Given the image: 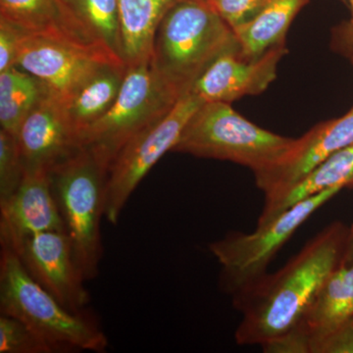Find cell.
<instances>
[{"label":"cell","instance_id":"cell-19","mask_svg":"<svg viewBox=\"0 0 353 353\" xmlns=\"http://www.w3.org/2000/svg\"><path fill=\"white\" fill-rule=\"evenodd\" d=\"M180 0H117L123 55L128 66L148 61L160 23Z\"/></svg>","mask_w":353,"mask_h":353},{"label":"cell","instance_id":"cell-12","mask_svg":"<svg viewBox=\"0 0 353 353\" xmlns=\"http://www.w3.org/2000/svg\"><path fill=\"white\" fill-rule=\"evenodd\" d=\"M285 44L255 59L241 57L240 48L227 51L194 82L189 92L203 102H231L262 94L277 77L279 63L287 54Z\"/></svg>","mask_w":353,"mask_h":353},{"label":"cell","instance_id":"cell-5","mask_svg":"<svg viewBox=\"0 0 353 353\" xmlns=\"http://www.w3.org/2000/svg\"><path fill=\"white\" fill-rule=\"evenodd\" d=\"M106 175L108 172L83 146L50 172L51 189L64 221L65 232L85 281L94 280L99 275Z\"/></svg>","mask_w":353,"mask_h":353},{"label":"cell","instance_id":"cell-16","mask_svg":"<svg viewBox=\"0 0 353 353\" xmlns=\"http://www.w3.org/2000/svg\"><path fill=\"white\" fill-rule=\"evenodd\" d=\"M58 1L65 19L81 41L101 51L116 63L126 65L117 0Z\"/></svg>","mask_w":353,"mask_h":353},{"label":"cell","instance_id":"cell-21","mask_svg":"<svg viewBox=\"0 0 353 353\" xmlns=\"http://www.w3.org/2000/svg\"><path fill=\"white\" fill-rule=\"evenodd\" d=\"M36 77L14 66L0 72V125L16 136L25 118L48 94Z\"/></svg>","mask_w":353,"mask_h":353},{"label":"cell","instance_id":"cell-17","mask_svg":"<svg viewBox=\"0 0 353 353\" xmlns=\"http://www.w3.org/2000/svg\"><path fill=\"white\" fill-rule=\"evenodd\" d=\"M126 71V65H105L62 102L66 119L78 141L88 128L112 108L120 94Z\"/></svg>","mask_w":353,"mask_h":353},{"label":"cell","instance_id":"cell-26","mask_svg":"<svg viewBox=\"0 0 353 353\" xmlns=\"http://www.w3.org/2000/svg\"><path fill=\"white\" fill-rule=\"evenodd\" d=\"M26 32L0 18V72L16 66L18 50Z\"/></svg>","mask_w":353,"mask_h":353},{"label":"cell","instance_id":"cell-20","mask_svg":"<svg viewBox=\"0 0 353 353\" xmlns=\"http://www.w3.org/2000/svg\"><path fill=\"white\" fill-rule=\"evenodd\" d=\"M309 0H270L252 20L234 30L241 57L255 59L285 44L288 31Z\"/></svg>","mask_w":353,"mask_h":353},{"label":"cell","instance_id":"cell-30","mask_svg":"<svg viewBox=\"0 0 353 353\" xmlns=\"http://www.w3.org/2000/svg\"><path fill=\"white\" fill-rule=\"evenodd\" d=\"M348 41H350V46H352V58H353V38H350V37H348Z\"/></svg>","mask_w":353,"mask_h":353},{"label":"cell","instance_id":"cell-13","mask_svg":"<svg viewBox=\"0 0 353 353\" xmlns=\"http://www.w3.org/2000/svg\"><path fill=\"white\" fill-rule=\"evenodd\" d=\"M16 138L26 173L50 174L80 148L65 116L63 104L50 92L25 118Z\"/></svg>","mask_w":353,"mask_h":353},{"label":"cell","instance_id":"cell-23","mask_svg":"<svg viewBox=\"0 0 353 353\" xmlns=\"http://www.w3.org/2000/svg\"><path fill=\"white\" fill-rule=\"evenodd\" d=\"M57 350L36 332L11 316H0V353H53Z\"/></svg>","mask_w":353,"mask_h":353},{"label":"cell","instance_id":"cell-2","mask_svg":"<svg viewBox=\"0 0 353 353\" xmlns=\"http://www.w3.org/2000/svg\"><path fill=\"white\" fill-rule=\"evenodd\" d=\"M240 48L236 34L208 0H180L158 27L150 63L180 95L227 51Z\"/></svg>","mask_w":353,"mask_h":353},{"label":"cell","instance_id":"cell-18","mask_svg":"<svg viewBox=\"0 0 353 353\" xmlns=\"http://www.w3.org/2000/svg\"><path fill=\"white\" fill-rule=\"evenodd\" d=\"M353 174V145L334 153L282 194L265 197L257 226H263L299 202L334 187L348 188Z\"/></svg>","mask_w":353,"mask_h":353},{"label":"cell","instance_id":"cell-28","mask_svg":"<svg viewBox=\"0 0 353 353\" xmlns=\"http://www.w3.org/2000/svg\"><path fill=\"white\" fill-rule=\"evenodd\" d=\"M352 262H353V225L350 229H348L343 259V263H352Z\"/></svg>","mask_w":353,"mask_h":353},{"label":"cell","instance_id":"cell-4","mask_svg":"<svg viewBox=\"0 0 353 353\" xmlns=\"http://www.w3.org/2000/svg\"><path fill=\"white\" fill-rule=\"evenodd\" d=\"M296 141L253 124L230 103L203 102L173 152L234 162L256 173L280 162Z\"/></svg>","mask_w":353,"mask_h":353},{"label":"cell","instance_id":"cell-24","mask_svg":"<svg viewBox=\"0 0 353 353\" xmlns=\"http://www.w3.org/2000/svg\"><path fill=\"white\" fill-rule=\"evenodd\" d=\"M25 173L17 138L0 129V205L17 192Z\"/></svg>","mask_w":353,"mask_h":353},{"label":"cell","instance_id":"cell-29","mask_svg":"<svg viewBox=\"0 0 353 353\" xmlns=\"http://www.w3.org/2000/svg\"><path fill=\"white\" fill-rule=\"evenodd\" d=\"M348 3H350L352 17H350V24L347 26V36L353 38V0H348Z\"/></svg>","mask_w":353,"mask_h":353},{"label":"cell","instance_id":"cell-25","mask_svg":"<svg viewBox=\"0 0 353 353\" xmlns=\"http://www.w3.org/2000/svg\"><path fill=\"white\" fill-rule=\"evenodd\" d=\"M213 8L233 29L252 20L270 0H208Z\"/></svg>","mask_w":353,"mask_h":353},{"label":"cell","instance_id":"cell-9","mask_svg":"<svg viewBox=\"0 0 353 353\" xmlns=\"http://www.w3.org/2000/svg\"><path fill=\"white\" fill-rule=\"evenodd\" d=\"M110 63L119 64L92 46L50 34H25L16 59V67L36 77L61 102Z\"/></svg>","mask_w":353,"mask_h":353},{"label":"cell","instance_id":"cell-27","mask_svg":"<svg viewBox=\"0 0 353 353\" xmlns=\"http://www.w3.org/2000/svg\"><path fill=\"white\" fill-rule=\"evenodd\" d=\"M311 353H353V320L316 343Z\"/></svg>","mask_w":353,"mask_h":353},{"label":"cell","instance_id":"cell-7","mask_svg":"<svg viewBox=\"0 0 353 353\" xmlns=\"http://www.w3.org/2000/svg\"><path fill=\"white\" fill-rule=\"evenodd\" d=\"M343 189L334 187L299 202L252 234L234 232L213 241L209 250L222 267L221 284L232 296L267 273V267L282 246L318 209Z\"/></svg>","mask_w":353,"mask_h":353},{"label":"cell","instance_id":"cell-14","mask_svg":"<svg viewBox=\"0 0 353 353\" xmlns=\"http://www.w3.org/2000/svg\"><path fill=\"white\" fill-rule=\"evenodd\" d=\"M48 231H65L50 174L25 173L17 192L0 205L1 246L14 248L25 239Z\"/></svg>","mask_w":353,"mask_h":353},{"label":"cell","instance_id":"cell-6","mask_svg":"<svg viewBox=\"0 0 353 353\" xmlns=\"http://www.w3.org/2000/svg\"><path fill=\"white\" fill-rule=\"evenodd\" d=\"M181 97L158 75L150 59L128 66L115 103L79 143L108 172L124 146L170 112Z\"/></svg>","mask_w":353,"mask_h":353},{"label":"cell","instance_id":"cell-22","mask_svg":"<svg viewBox=\"0 0 353 353\" xmlns=\"http://www.w3.org/2000/svg\"><path fill=\"white\" fill-rule=\"evenodd\" d=\"M0 18L28 34L63 37L88 46L70 28L58 0H0Z\"/></svg>","mask_w":353,"mask_h":353},{"label":"cell","instance_id":"cell-31","mask_svg":"<svg viewBox=\"0 0 353 353\" xmlns=\"http://www.w3.org/2000/svg\"><path fill=\"white\" fill-rule=\"evenodd\" d=\"M348 188H353V174L352 176V180H350V185H348Z\"/></svg>","mask_w":353,"mask_h":353},{"label":"cell","instance_id":"cell-3","mask_svg":"<svg viewBox=\"0 0 353 353\" xmlns=\"http://www.w3.org/2000/svg\"><path fill=\"white\" fill-rule=\"evenodd\" d=\"M0 310L27 325L57 352L68 350L105 352L108 340L97 323L62 305L26 270L17 253L2 248Z\"/></svg>","mask_w":353,"mask_h":353},{"label":"cell","instance_id":"cell-1","mask_svg":"<svg viewBox=\"0 0 353 353\" xmlns=\"http://www.w3.org/2000/svg\"><path fill=\"white\" fill-rule=\"evenodd\" d=\"M347 233L340 222L329 225L282 269L234 294L243 317L234 334L238 345L261 347L299 325L330 274L343 263Z\"/></svg>","mask_w":353,"mask_h":353},{"label":"cell","instance_id":"cell-8","mask_svg":"<svg viewBox=\"0 0 353 353\" xmlns=\"http://www.w3.org/2000/svg\"><path fill=\"white\" fill-rule=\"evenodd\" d=\"M203 103L187 92L161 120L134 137L113 160L106 175L104 218L116 225L132 192L161 159L173 152L190 117Z\"/></svg>","mask_w":353,"mask_h":353},{"label":"cell","instance_id":"cell-10","mask_svg":"<svg viewBox=\"0 0 353 353\" xmlns=\"http://www.w3.org/2000/svg\"><path fill=\"white\" fill-rule=\"evenodd\" d=\"M10 250L17 253L28 273L62 305L73 312L83 313L90 303V294L66 232L36 234Z\"/></svg>","mask_w":353,"mask_h":353},{"label":"cell","instance_id":"cell-11","mask_svg":"<svg viewBox=\"0 0 353 353\" xmlns=\"http://www.w3.org/2000/svg\"><path fill=\"white\" fill-rule=\"evenodd\" d=\"M353 145V108L343 117L316 125L274 166L254 174L265 197L282 194L317 168L334 153Z\"/></svg>","mask_w":353,"mask_h":353},{"label":"cell","instance_id":"cell-15","mask_svg":"<svg viewBox=\"0 0 353 353\" xmlns=\"http://www.w3.org/2000/svg\"><path fill=\"white\" fill-rule=\"evenodd\" d=\"M352 320L353 262L341 263L330 274L294 329L307 338L311 353L316 343Z\"/></svg>","mask_w":353,"mask_h":353}]
</instances>
